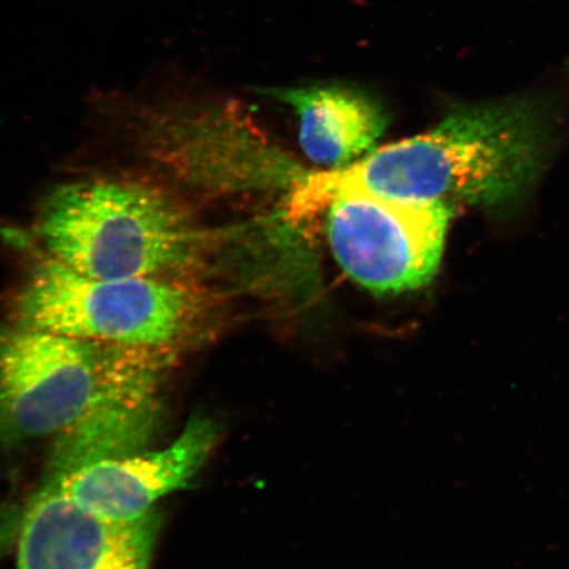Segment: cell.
<instances>
[{
	"label": "cell",
	"mask_w": 569,
	"mask_h": 569,
	"mask_svg": "<svg viewBox=\"0 0 569 569\" xmlns=\"http://www.w3.org/2000/svg\"><path fill=\"white\" fill-rule=\"evenodd\" d=\"M158 532L156 511L139 521H109L47 480L21 525L17 569H151Z\"/></svg>",
	"instance_id": "obj_8"
},
{
	"label": "cell",
	"mask_w": 569,
	"mask_h": 569,
	"mask_svg": "<svg viewBox=\"0 0 569 569\" xmlns=\"http://www.w3.org/2000/svg\"><path fill=\"white\" fill-rule=\"evenodd\" d=\"M178 355L61 336L0 330V447L59 439L99 412L160 400Z\"/></svg>",
	"instance_id": "obj_3"
},
{
	"label": "cell",
	"mask_w": 569,
	"mask_h": 569,
	"mask_svg": "<svg viewBox=\"0 0 569 569\" xmlns=\"http://www.w3.org/2000/svg\"><path fill=\"white\" fill-rule=\"evenodd\" d=\"M563 116V98L551 91L455 106L417 137L373 149L351 166L306 174L296 199L318 212L337 191L358 189L508 216L549 167Z\"/></svg>",
	"instance_id": "obj_1"
},
{
	"label": "cell",
	"mask_w": 569,
	"mask_h": 569,
	"mask_svg": "<svg viewBox=\"0 0 569 569\" xmlns=\"http://www.w3.org/2000/svg\"><path fill=\"white\" fill-rule=\"evenodd\" d=\"M138 144L173 180L212 194L259 188L264 180L301 178L238 106H166L138 122Z\"/></svg>",
	"instance_id": "obj_6"
},
{
	"label": "cell",
	"mask_w": 569,
	"mask_h": 569,
	"mask_svg": "<svg viewBox=\"0 0 569 569\" xmlns=\"http://www.w3.org/2000/svg\"><path fill=\"white\" fill-rule=\"evenodd\" d=\"M325 209L333 258L360 287L398 295L425 287L437 274L450 206L347 189L332 194Z\"/></svg>",
	"instance_id": "obj_5"
},
{
	"label": "cell",
	"mask_w": 569,
	"mask_h": 569,
	"mask_svg": "<svg viewBox=\"0 0 569 569\" xmlns=\"http://www.w3.org/2000/svg\"><path fill=\"white\" fill-rule=\"evenodd\" d=\"M261 92L295 110L302 151L318 166L332 170L372 152L389 123L379 99L352 84L326 82Z\"/></svg>",
	"instance_id": "obj_9"
},
{
	"label": "cell",
	"mask_w": 569,
	"mask_h": 569,
	"mask_svg": "<svg viewBox=\"0 0 569 569\" xmlns=\"http://www.w3.org/2000/svg\"><path fill=\"white\" fill-rule=\"evenodd\" d=\"M38 233L47 258L90 277L206 280L229 232L161 184L103 177L54 190Z\"/></svg>",
	"instance_id": "obj_2"
},
{
	"label": "cell",
	"mask_w": 569,
	"mask_h": 569,
	"mask_svg": "<svg viewBox=\"0 0 569 569\" xmlns=\"http://www.w3.org/2000/svg\"><path fill=\"white\" fill-rule=\"evenodd\" d=\"M223 427L197 415L172 443L103 459L48 478L80 507L113 522L152 515L161 498L187 489L222 443Z\"/></svg>",
	"instance_id": "obj_7"
},
{
	"label": "cell",
	"mask_w": 569,
	"mask_h": 569,
	"mask_svg": "<svg viewBox=\"0 0 569 569\" xmlns=\"http://www.w3.org/2000/svg\"><path fill=\"white\" fill-rule=\"evenodd\" d=\"M222 295L206 280L99 279L53 259L36 266L13 300V323L180 356L216 337Z\"/></svg>",
	"instance_id": "obj_4"
}]
</instances>
